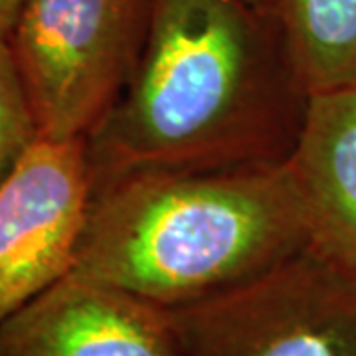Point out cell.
I'll use <instances>...</instances> for the list:
<instances>
[{
    "label": "cell",
    "instance_id": "52a82bcc",
    "mask_svg": "<svg viewBox=\"0 0 356 356\" xmlns=\"http://www.w3.org/2000/svg\"><path fill=\"white\" fill-rule=\"evenodd\" d=\"M289 166L309 248L356 275V88L311 97Z\"/></svg>",
    "mask_w": 356,
    "mask_h": 356
},
{
    "label": "cell",
    "instance_id": "8fae6325",
    "mask_svg": "<svg viewBox=\"0 0 356 356\" xmlns=\"http://www.w3.org/2000/svg\"><path fill=\"white\" fill-rule=\"evenodd\" d=\"M250 2H252V4H255V6H257V8H261V10H266L267 13V8H266V0H250ZM269 14V13H267Z\"/></svg>",
    "mask_w": 356,
    "mask_h": 356
},
{
    "label": "cell",
    "instance_id": "8992f818",
    "mask_svg": "<svg viewBox=\"0 0 356 356\" xmlns=\"http://www.w3.org/2000/svg\"><path fill=\"white\" fill-rule=\"evenodd\" d=\"M0 356H182L170 309L70 273L0 321Z\"/></svg>",
    "mask_w": 356,
    "mask_h": 356
},
{
    "label": "cell",
    "instance_id": "9c48e42d",
    "mask_svg": "<svg viewBox=\"0 0 356 356\" xmlns=\"http://www.w3.org/2000/svg\"><path fill=\"white\" fill-rule=\"evenodd\" d=\"M38 139V123L8 38H0V180Z\"/></svg>",
    "mask_w": 356,
    "mask_h": 356
},
{
    "label": "cell",
    "instance_id": "5b68a950",
    "mask_svg": "<svg viewBox=\"0 0 356 356\" xmlns=\"http://www.w3.org/2000/svg\"><path fill=\"white\" fill-rule=\"evenodd\" d=\"M89 200L86 139L40 137L0 180V321L74 271Z\"/></svg>",
    "mask_w": 356,
    "mask_h": 356
},
{
    "label": "cell",
    "instance_id": "ba28073f",
    "mask_svg": "<svg viewBox=\"0 0 356 356\" xmlns=\"http://www.w3.org/2000/svg\"><path fill=\"white\" fill-rule=\"evenodd\" d=\"M307 93L356 88V0H266Z\"/></svg>",
    "mask_w": 356,
    "mask_h": 356
},
{
    "label": "cell",
    "instance_id": "3957f363",
    "mask_svg": "<svg viewBox=\"0 0 356 356\" xmlns=\"http://www.w3.org/2000/svg\"><path fill=\"white\" fill-rule=\"evenodd\" d=\"M151 0H26L8 44L42 139H86L139 64Z\"/></svg>",
    "mask_w": 356,
    "mask_h": 356
},
{
    "label": "cell",
    "instance_id": "6da1fadb",
    "mask_svg": "<svg viewBox=\"0 0 356 356\" xmlns=\"http://www.w3.org/2000/svg\"><path fill=\"white\" fill-rule=\"evenodd\" d=\"M309 102L273 18L250 0H151L133 77L86 137L91 188L287 163Z\"/></svg>",
    "mask_w": 356,
    "mask_h": 356
},
{
    "label": "cell",
    "instance_id": "30bf717a",
    "mask_svg": "<svg viewBox=\"0 0 356 356\" xmlns=\"http://www.w3.org/2000/svg\"><path fill=\"white\" fill-rule=\"evenodd\" d=\"M26 0H0V38H8Z\"/></svg>",
    "mask_w": 356,
    "mask_h": 356
},
{
    "label": "cell",
    "instance_id": "277c9868",
    "mask_svg": "<svg viewBox=\"0 0 356 356\" xmlns=\"http://www.w3.org/2000/svg\"><path fill=\"white\" fill-rule=\"evenodd\" d=\"M170 313L182 356H356V275L311 248Z\"/></svg>",
    "mask_w": 356,
    "mask_h": 356
},
{
    "label": "cell",
    "instance_id": "7a4b0ae2",
    "mask_svg": "<svg viewBox=\"0 0 356 356\" xmlns=\"http://www.w3.org/2000/svg\"><path fill=\"white\" fill-rule=\"evenodd\" d=\"M309 248L291 166L139 172L91 188L72 273L178 309Z\"/></svg>",
    "mask_w": 356,
    "mask_h": 356
}]
</instances>
